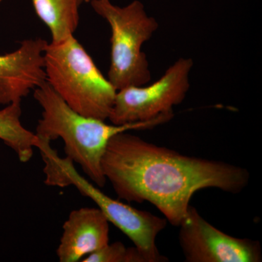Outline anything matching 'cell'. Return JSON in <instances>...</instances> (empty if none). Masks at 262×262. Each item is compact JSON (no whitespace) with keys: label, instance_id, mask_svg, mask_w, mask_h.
Here are the masks:
<instances>
[{"label":"cell","instance_id":"obj_8","mask_svg":"<svg viewBox=\"0 0 262 262\" xmlns=\"http://www.w3.org/2000/svg\"><path fill=\"white\" fill-rule=\"evenodd\" d=\"M48 44L42 38L26 39L16 51L0 55V105L21 102L32 90L46 82Z\"/></svg>","mask_w":262,"mask_h":262},{"label":"cell","instance_id":"obj_2","mask_svg":"<svg viewBox=\"0 0 262 262\" xmlns=\"http://www.w3.org/2000/svg\"><path fill=\"white\" fill-rule=\"evenodd\" d=\"M34 97L42 108L36 135L41 140L61 139L67 157L79 164L82 171L98 187H103L106 178L101 160L108 141L119 133L148 130L167 123L173 112L162 114L147 121L117 125L77 113L67 105L47 82L34 90Z\"/></svg>","mask_w":262,"mask_h":262},{"label":"cell","instance_id":"obj_6","mask_svg":"<svg viewBox=\"0 0 262 262\" xmlns=\"http://www.w3.org/2000/svg\"><path fill=\"white\" fill-rule=\"evenodd\" d=\"M192 58H181L149 85L130 86L117 91L108 120L117 125L147 121L170 113L187 96Z\"/></svg>","mask_w":262,"mask_h":262},{"label":"cell","instance_id":"obj_1","mask_svg":"<svg viewBox=\"0 0 262 262\" xmlns=\"http://www.w3.org/2000/svg\"><path fill=\"white\" fill-rule=\"evenodd\" d=\"M101 168L120 199L149 202L176 227L198 191L215 188L237 194L250 182L249 172L243 167L180 154L127 131L108 141Z\"/></svg>","mask_w":262,"mask_h":262},{"label":"cell","instance_id":"obj_11","mask_svg":"<svg viewBox=\"0 0 262 262\" xmlns=\"http://www.w3.org/2000/svg\"><path fill=\"white\" fill-rule=\"evenodd\" d=\"M21 114L20 102L10 103L0 110V139L15 151L21 163H27L41 141L36 134L22 125Z\"/></svg>","mask_w":262,"mask_h":262},{"label":"cell","instance_id":"obj_3","mask_svg":"<svg viewBox=\"0 0 262 262\" xmlns=\"http://www.w3.org/2000/svg\"><path fill=\"white\" fill-rule=\"evenodd\" d=\"M46 82L70 107L88 117L108 119L117 91L74 35L48 43Z\"/></svg>","mask_w":262,"mask_h":262},{"label":"cell","instance_id":"obj_9","mask_svg":"<svg viewBox=\"0 0 262 262\" xmlns=\"http://www.w3.org/2000/svg\"><path fill=\"white\" fill-rule=\"evenodd\" d=\"M110 223L98 208L74 210L63 225L56 254L61 262H77L110 243Z\"/></svg>","mask_w":262,"mask_h":262},{"label":"cell","instance_id":"obj_7","mask_svg":"<svg viewBox=\"0 0 262 262\" xmlns=\"http://www.w3.org/2000/svg\"><path fill=\"white\" fill-rule=\"evenodd\" d=\"M179 241L188 262H261L258 241L232 237L207 222L189 206L179 225Z\"/></svg>","mask_w":262,"mask_h":262},{"label":"cell","instance_id":"obj_5","mask_svg":"<svg viewBox=\"0 0 262 262\" xmlns=\"http://www.w3.org/2000/svg\"><path fill=\"white\" fill-rule=\"evenodd\" d=\"M91 4L111 29L108 81L117 91L149 83L151 77L149 61L141 48L158 30L156 19L146 13L139 0L124 7L114 5L110 0H94Z\"/></svg>","mask_w":262,"mask_h":262},{"label":"cell","instance_id":"obj_12","mask_svg":"<svg viewBox=\"0 0 262 262\" xmlns=\"http://www.w3.org/2000/svg\"><path fill=\"white\" fill-rule=\"evenodd\" d=\"M82 262H148L144 255L136 246L127 248L121 242L103 246L88 255Z\"/></svg>","mask_w":262,"mask_h":262},{"label":"cell","instance_id":"obj_13","mask_svg":"<svg viewBox=\"0 0 262 262\" xmlns=\"http://www.w3.org/2000/svg\"><path fill=\"white\" fill-rule=\"evenodd\" d=\"M80 1V5L82 4V3H91V2L94 1V0H79Z\"/></svg>","mask_w":262,"mask_h":262},{"label":"cell","instance_id":"obj_4","mask_svg":"<svg viewBox=\"0 0 262 262\" xmlns=\"http://www.w3.org/2000/svg\"><path fill=\"white\" fill-rule=\"evenodd\" d=\"M38 149L45 164L43 171L46 185L59 187L74 186L82 196L91 198L96 203L108 222L134 243L148 262L168 261V258L159 252L156 245L157 237L167 227L166 219L136 209L106 195L77 171L70 158H61L51 147L49 141L41 140Z\"/></svg>","mask_w":262,"mask_h":262},{"label":"cell","instance_id":"obj_14","mask_svg":"<svg viewBox=\"0 0 262 262\" xmlns=\"http://www.w3.org/2000/svg\"><path fill=\"white\" fill-rule=\"evenodd\" d=\"M1 2H2V0H0V3H1Z\"/></svg>","mask_w":262,"mask_h":262},{"label":"cell","instance_id":"obj_10","mask_svg":"<svg viewBox=\"0 0 262 262\" xmlns=\"http://www.w3.org/2000/svg\"><path fill=\"white\" fill-rule=\"evenodd\" d=\"M32 3L38 17L49 29L52 42L64 40L77 30L79 0H32Z\"/></svg>","mask_w":262,"mask_h":262}]
</instances>
